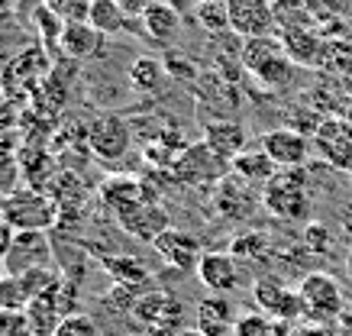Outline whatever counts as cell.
<instances>
[{"label": "cell", "instance_id": "1", "mask_svg": "<svg viewBox=\"0 0 352 336\" xmlns=\"http://www.w3.org/2000/svg\"><path fill=\"white\" fill-rule=\"evenodd\" d=\"M126 317L142 336L184 333V304L168 291H139L126 307Z\"/></svg>", "mask_w": 352, "mask_h": 336}, {"label": "cell", "instance_id": "2", "mask_svg": "<svg viewBox=\"0 0 352 336\" xmlns=\"http://www.w3.org/2000/svg\"><path fill=\"white\" fill-rule=\"evenodd\" d=\"M243 65L245 75H252L258 85L272 91H285L294 78V62L288 58L281 36H258V39H243Z\"/></svg>", "mask_w": 352, "mask_h": 336}, {"label": "cell", "instance_id": "3", "mask_svg": "<svg viewBox=\"0 0 352 336\" xmlns=\"http://www.w3.org/2000/svg\"><path fill=\"white\" fill-rule=\"evenodd\" d=\"M262 207L265 214L285 223L307 220L310 214V191L304 168H278V175L262 188Z\"/></svg>", "mask_w": 352, "mask_h": 336}, {"label": "cell", "instance_id": "4", "mask_svg": "<svg viewBox=\"0 0 352 336\" xmlns=\"http://www.w3.org/2000/svg\"><path fill=\"white\" fill-rule=\"evenodd\" d=\"M0 217L7 220L16 233H45L58 220V204L52 197L39 194L36 188H20L0 207Z\"/></svg>", "mask_w": 352, "mask_h": 336}, {"label": "cell", "instance_id": "5", "mask_svg": "<svg viewBox=\"0 0 352 336\" xmlns=\"http://www.w3.org/2000/svg\"><path fill=\"white\" fill-rule=\"evenodd\" d=\"M298 294L304 301V317L314 320V324H327V320H336L342 314V288L340 282L327 275V271H310L304 275V282L298 284Z\"/></svg>", "mask_w": 352, "mask_h": 336}, {"label": "cell", "instance_id": "6", "mask_svg": "<svg viewBox=\"0 0 352 336\" xmlns=\"http://www.w3.org/2000/svg\"><path fill=\"white\" fill-rule=\"evenodd\" d=\"M175 178L182 185H191V188H210V185H220L226 178V172H233L226 159H220L207 142H197V146H188L182 152V159L171 165Z\"/></svg>", "mask_w": 352, "mask_h": 336}, {"label": "cell", "instance_id": "7", "mask_svg": "<svg viewBox=\"0 0 352 336\" xmlns=\"http://www.w3.org/2000/svg\"><path fill=\"white\" fill-rule=\"evenodd\" d=\"M314 152L336 172L352 175V123L342 113L323 117L320 126L314 130Z\"/></svg>", "mask_w": 352, "mask_h": 336}, {"label": "cell", "instance_id": "8", "mask_svg": "<svg viewBox=\"0 0 352 336\" xmlns=\"http://www.w3.org/2000/svg\"><path fill=\"white\" fill-rule=\"evenodd\" d=\"M113 217H117L123 233H129L133 239H142V243H149V246L171 227L168 210L162 204H155V201H146V197H139L133 204L113 210Z\"/></svg>", "mask_w": 352, "mask_h": 336}, {"label": "cell", "instance_id": "9", "mask_svg": "<svg viewBox=\"0 0 352 336\" xmlns=\"http://www.w3.org/2000/svg\"><path fill=\"white\" fill-rule=\"evenodd\" d=\"M129 146H133V133H129V123L123 117H97L91 126H87V149L94 152L100 162H120L126 159Z\"/></svg>", "mask_w": 352, "mask_h": 336}, {"label": "cell", "instance_id": "10", "mask_svg": "<svg viewBox=\"0 0 352 336\" xmlns=\"http://www.w3.org/2000/svg\"><path fill=\"white\" fill-rule=\"evenodd\" d=\"M226 10H230V30L239 39L278 36L272 0H226Z\"/></svg>", "mask_w": 352, "mask_h": 336}, {"label": "cell", "instance_id": "11", "mask_svg": "<svg viewBox=\"0 0 352 336\" xmlns=\"http://www.w3.org/2000/svg\"><path fill=\"white\" fill-rule=\"evenodd\" d=\"M252 301L258 304V311L275 320H285V324H294L304 317V301L294 288L281 282V278H258L252 284Z\"/></svg>", "mask_w": 352, "mask_h": 336}, {"label": "cell", "instance_id": "12", "mask_svg": "<svg viewBox=\"0 0 352 336\" xmlns=\"http://www.w3.org/2000/svg\"><path fill=\"white\" fill-rule=\"evenodd\" d=\"M262 149L278 168H304V162L310 159V149H314V139L304 130L278 126V130H268L262 136Z\"/></svg>", "mask_w": 352, "mask_h": 336}, {"label": "cell", "instance_id": "13", "mask_svg": "<svg viewBox=\"0 0 352 336\" xmlns=\"http://www.w3.org/2000/svg\"><path fill=\"white\" fill-rule=\"evenodd\" d=\"M49 259H52V243L45 233H16L0 262L3 275H26L36 269H49Z\"/></svg>", "mask_w": 352, "mask_h": 336}, {"label": "cell", "instance_id": "14", "mask_svg": "<svg viewBox=\"0 0 352 336\" xmlns=\"http://www.w3.org/2000/svg\"><path fill=\"white\" fill-rule=\"evenodd\" d=\"M152 249L159 252L162 259L168 262L171 269H178V271H194L197 265H201V259H204L201 239L194 236L191 229H178V227L165 229V233L152 243Z\"/></svg>", "mask_w": 352, "mask_h": 336}, {"label": "cell", "instance_id": "15", "mask_svg": "<svg viewBox=\"0 0 352 336\" xmlns=\"http://www.w3.org/2000/svg\"><path fill=\"white\" fill-rule=\"evenodd\" d=\"M281 45L288 58L298 68L310 71H323L327 68V55H330V39L320 30H294V33H281Z\"/></svg>", "mask_w": 352, "mask_h": 336}, {"label": "cell", "instance_id": "16", "mask_svg": "<svg viewBox=\"0 0 352 336\" xmlns=\"http://www.w3.org/2000/svg\"><path fill=\"white\" fill-rule=\"evenodd\" d=\"M197 278L204 282V288L214 294L236 291L243 284V269L233 252H204L201 265H197Z\"/></svg>", "mask_w": 352, "mask_h": 336}, {"label": "cell", "instance_id": "17", "mask_svg": "<svg viewBox=\"0 0 352 336\" xmlns=\"http://www.w3.org/2000/svg\"><path fill=\"white\" fill-rule=\"evenodd\" d=\"M256 204H262V194H256V188L245 185L243 178L236 175H226L223 181L217 185V210L230 220H243L249 217Z\"/></svg>", "mask_w": 352, "mask_h": 336}, {"label": "cell", "instance_id": "18", "mask_svg": "<svg viewBox=\"0 0 352 336\" xmlns=\"http://www.w3.org/2000/svg\"><path fill=\"white\" fill-rule=\"evenodd\" d=\"M194 330H201L204 336H233V330H236L233 304L226 301L223 294H210V298L197 301Z\"/></svg>", "mask_w": 352, "mask_h": 336}, {"label": "cell", "instance_id": "19", "mask_svg": "<svg viewBox=\"0 0 352 336\" xmlns=\"http://www.w3.org/2000/svg\"><path fill=\"white\" fill-rule=\"evenodd\" d=\"M204 142H207L220 159L233 162L239 152L249 149V146H245V142H249V133H245V126L243 123H236V120H220V123H207Z\"/></svg>", "mask_w": 352, "mask_h": 336}, {"label": "cell", "instance_id": "20", "mask_svg": "<svg viewBox=\"0 0 352 336\" xmlns=\"http://www.w3.org/2000/svg\"><path fill=\"white\" fill-rule=\"evenodd\" d=\"M58 45H62V52L72 55V58H94V55H100V49H104V33H97L87 20L65 23Z\"/></svg>", "mask_w": 352, "mask_h": 336}, {"label": "cell", "instance_id": "21", "mask_svg": "<svg viewBox=\"0 0 352 336\" xmlns=\"http://www.w3.org/2000/svg\"><path fill=\"white\" fill-rule=\"evenodd\" d=\"M230 168H233L236 178H243L245 185H252L256 191H262V188H265L268 181L278 175V165L265 155V149H245V152H239L233 162H230Z\"/></svg>", "mask_w": 352, "mask_h": 336}, {"label": "cell", "instance_id": "22", "mask_svg": "<svg viewBox=\"0 0 352 336\" xmlns=\"http://www.w3.org/2000/svg\"><path fill=\"white\" fill-rule=\"evenodd\" d=\"M178 26H182L178 10L168 7V3H162V0H152L149 7L142 10V30L155 43H171L178 36Z\"/></svg>", "mask_w": 352, "mask_h": 336}, {"label": "cell", "instance_id": "23", "mask_svg": "<svg viewBox=\"0 0 352 336\" xmlns=\"http://www.w3.org/2000/svg\"><path fill=\"white\" fill-rule=\"evenodd\" d=\"M168 78L171 75H168V68H165V62L152 58V55H139L136 62L129 65V87L136 94H159Z\"/></svg>", "mask_w": 352, "mask_h": 336}, {"label": "cell", "instance_id": "24", "mask_svg": "<svg viewBox=\"0 0 352 336\" xmlns=\"http://www.w3.org/2000/svg\"><path fill=\"white\" fill-rule=\"evenodd\" d=\"M26 317H30L32 333H36V336H52L55 326L62 324V317H65L62 301H58V291L32 298V301L26 304Z\"/></svg>", "mask_w": 352, "mask_h": 336}, {"label": "cell", "instance_id": "25", "mask_svg": "<svg viewBox=\"0 0 352 336\" xmlns=\"http://www.w3.org/2000/svg\"><path fill=\"white\" fill-rule=\"evenodd\" d=\"M307 10L327 39L340 33V26L352 16V0H307Z\"/></svg>", "mask_w": 352, "mask_h": 336}, {"label": "cell", "instance_id": "26", "mask_svg": "<svg viewBox=\"0 0 352 336\" xmlns=\"http://www.w3.org/2000/svg\"><path fill=\"white\" fill-rule=\"evenodd\" d=\"M126 20H129V13L123 10L120 0H91V7H87V23L104 36L120 33L126 26Z\"/></svg>", "mask_w": 352, "mask_h": 336}, {"label": "cell", "instance_id": "27", "mask_svg": "<svg viewBox=\"0 0 352 336\" xmlns=\"http://www.w3.org/2000/svg\"><path fill=\"white\" fill-rule=\"evenodd\" d=\"M272 10H275L278 36L294 33V30H317V23L307 10V0H272Z\"/></svg>", "mask_w": 352, "mask_h": 336}, {"label": "cell", "instance_id": "28", "mask_svg": "<svg viewBox=\"0 0 352 336\" xmlns=\"http://www.w3.org/2000/svg\"><path fill=\"white\" fill-rule=\"evenodd\" d=\"M336 78V85L346 87L352 98V45L346 39H330V55H327V68Z\"/></svg>", "mask_w": 352, "mask_h": 336}, {"label": "cell", "instance_id": "29", "mask_svg": "<svg viewBox=\"0 0 352 336\" xmlns=\"http://www.w3.org/2000/svg\"><path fill=\"white\" fill-rule=\"evenodd\" d=\"M104 269L117 278L120 288H133V291L149 278V271L142 269L139 259H133V256H110V259H104Z\"/></svg>", "mask_w": 352, "mask_h": 336}, {"label": "cell", "instance_id": "30", "mask_svg": "<svg viewBox=\"0 0 352 336\" xmlns=\"http://www.w3.org/2000/svg\"><path fill=\"white\" fill-rule=\"evenodd\" d=\"M194 20L201 23L204 33H210V36L230 33V10H226V3H207V0H197Z\"/></svg>", "mask_w": 352, "mask_h": 336}, {"label": "cell", "instance_id": "31", "mask_svg": "<svg viewBox=\"0 0 352 336\" xmlns=\"http://www.w3.org/2000/svg\"><path fill=\"white\" fill-rule=\"evenodd\" d=\"M30 301L32 294L20 275H0V311H26Z\"/></svg>", "mask_w": 352, "mask_h": 336}, {"label": "cell", "instance_id": "32", "mask_svg": "<svg viewBox=\"0 0 352 336\" xmlns=\"http://www.w3.org/2000/svg\"><path fill=\"white\" fill-rule=\"evenodd\" d=\"M236 259H249V262H262L268 256V239L265 233H258V229H245L239 236L233 239V246H230Z\"/></svg>", "mask_w": 352, "mask_h": 336}, {"label": "cell", "instance_id": "33", "mask_svg": "<svg viewBox=\"0 0 352 336\" xmlns=\"http://www.w3.org/2000/svg\"><path fill=\"white\" fill-rule=\"evenodd\" d=\"M20 181H23V165L13 152L0 149V201H7L10 194L20 191Z\"/></svg>", "mask_w": 352, "mask_h": 336}, {"label": "cell", "instance_id": "34", "mask_svg": "<svg viewBox=\"0 0 352 336\" xmlns=\"http://www.w3.org/2000/svg\"><path fill=\"white\" fill-rule=\"evenodd\" d=\"M275 317L262 314V311H252V314L236 317V330L233 336H272L275 333Z\"/></svg>", "mask_w": 352, "mask_h": 336}, {"label": "cell", "instance_id": "35", "mask_svg": "<svg viewBox=\"0 0 352 336\" xmlns=\"http://www.w3.org/2000/svg\"><path fill=\"white\" fill-rule=\"evenodd\" d=\"M52 336H100V330L87 314H65Z\"/></svg>", "mask_w": 352, "mask_h": 336}, {"label": "cell", "instance_id": "36", "mask_svg": "<svg viewBox=\"0 0 352 336\" xmlns=\"http://www.w3.org/2000/svg\"><path fill=\"white\" fill-rule=\"evenodd\" d=\"M0 336H36L26 311H0Z\"/></svg>", "mask_w": 352, "mask_h": 336}, {"label": "cell", "instance_id": "37", "mask_svg": "<svg viewBox=\"0 0 352 336\" xmlns=\"http://www.w3.org/2000/svg\"><path fill=\"white\" fill-rule=\"evenodd\" d=\"M304 239H307V246H310V249H317V252L330 246V236H327V229L317 227V223H310L307 233H304Z\"/></svg>", "mask_w": 352, "mask_h": 336}, {"label": "cell", "instance_id": "38", "mask_svg": "<svg viewBox=\"0 0 352 336\" xmlns=\"http://www.w3.org/2000/svg\"><path fill=\"white\" fill-rule=\"evenodd\" d=\"M165 68H168V75H182V78H194V68L184 62L178 52L168 55V62H165Z\"/></svg>", "mask_w": 352, "mask_h": 336}, {"label": "cell", "instance_id": "39", "mask_svg": "<svg viewBox=\"0 0 352 336\" xmlns=\"http://www.w3.org/2000/svg\"><path fill=\"white\" fill-rule=\"evenodd\" d=\"M13 236H16V229L7 223V220L0 217V259L7 256V249H10V243H13Z\"/></svg>", "mask_w": 352, "mask_h": 336}, {"label": "cell", "instance_id": "40", "mask_svg": "<svg viewBox=\"0 0 352 336\" xmlns=\"http://www.w3.org/2000/svg\"><path fill=\"white\" fill-rule=\"evenodd\" d=\"M120 3H123V10H126L129 16H133V13H139V16H142V10L149 7L146 0H120Z\"/></svg>", "mask_w": 352, "mask_h": 336}, {"label": "cell", "instance_id": "41", "mask_svg": "<svg viewBox=\"0 0 352 336\" xmlns=\"http://www.w3.org/2000/svg\"><path fill=\"white\" fill-rule=\"evenodd\" d=\"M342 117H346V120H349V123H352V98H349V107L342 110Z\"/></svg>", "mask_w": 352, "mask_h": 336}, {"label": "cell", "instance_id": "42", "mask_svg": "<svg viewBox=\"0 0 352 336\" xmlns=\"http://www.w3.org/2000/svg\"><path fill=\"white\" fill-rule=\"evenodd\" d=\"M182 336H204V333H201V330H184Z\"/></svg>", "mask_w": 352, "mask_h": 336}, {"label": "cell", "instance_id": "43", "mask_svg": "<svg viewBox=\"0 0 352 336\" xmlns=\"http://www.w3.org/2000/svg\"><path fill=\"white\" fill-rule=\"evenodd\" d=\"M346 269H349V275H352V252H349V259H346Z\"/></svg>", "mask_w": 352, "mask_h": 336}, {"label": "cell", "instance_id": "44", "mask_svg": "<svg viewBox=\"0 0 352 336\" xmlns=\"http://www.w3.org/2000/svg\"><path fill=\"white\" fill-rule=\"evenodd\" d=\"M207 3H226V0H207Z\"/></svg>", "mask_w": 352, "mask_h": 336}, {"label": "cell", "instance_id": "45", "mask_svg": "<svg viewBox=\"0 0 352 336\" xmlns=\"http://www.w3.org/2000/svg\"><path fill=\"white\" fill-rule=\"evenodd\" d=\"M349 178H352V175H349Z\"/></svg>", "mask_w": 352, "mask_h": 336}]
</instances>
